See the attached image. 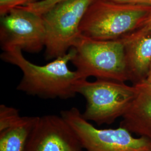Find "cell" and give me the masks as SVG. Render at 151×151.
<instances>
[{
  "instance_id": "cell-6",
  "label": "cell",
  "mask_w": 151,
  "mask_h": 151,
  "mask_svg": "<svg viewBox=\"0 0 151 151\" xmlns=\"http://www.w3.org/2000/svg\"><path fill=\"white\" fill-rule=\"evenodd\" d=\"M60 115L75 132L85 151H149L151 141L135 137L119 127L114 129H98L83 118L76 108L63 110Z\"/></svg>"
},
{
  "instance_id": "cell-7",
  "label": "cell",
  "mask_w": 151,
  "mask_h": 151,
  "mask_svg": "<svg viewBox=\"0 0 151 151\" xmlns=\"http://www.w3.org/2000/svg\"><path fill=\"white\" fill-rule=\"evenodd\" d=\"M45 37L42 16L18 7L1 16L0 44L3 52L20 49L38 53L45 48Z\"/></svg>"
},
{
  "instance_id": "cell-15",
  "label": "cell",
  "mask_w": 151,
  "mask_h": 151,
  "mask_svg": "<svg viewBox=\"0 0 151 151\" xmlns=\"http://www.w3.org/2000/svg\"><path fill=\"white\" fill-rule=\"evenodd\" d=\"M106 1L118 3V4L151 6V0H106Z\"/></svg>"
},
{
  "instance_id": "cell-11",
  "label": "cell",
  "mask_w": 151,
  "mask_h": 151,
  "mask_svg": "<svg viewBox=\"0 0 151 151\" xmlns=\"http://www.w3.org/2000/svg\"><path fill=\"white\" fill-rule=\"evenodd\" d=\"M38 116H22L15 123L0 130V151H26Z\"/></svg>"
},
{
  "instance_id": "cell-1",
  "label": "cell",
  "mask_w": 151,
  "mask_h": 151,
  "mask_svg": "<svg viewBox=\"0 0 151 151\" xmlns=\"http://www.w3.org/2000/svg\"><path fill=\"white\" fill-rule=\"evenodd\" d=\"M75 53L72 47L66 54L43 65L27 60L20 49L3 52L1 58L22 70L23 76L17 90L44 99L66 100L75 97L77 84L83 79L77 70H70L68 66Z\"/></svg>"
},
{
  "instance_id": "cell-16",
  "label": "cell",
  "mask_w": 151,
  "mask_h": 151,
  "mask_svg": "<svg viewBox=\"0 0 151 151\" xmlns=\"http://www.w3.org/2000/svg\"><path fill=\"white\" fill-rule=\"evenodd\" d=\"M136 29H140L143 30H151V8L144 19L140 22L139 27Z\"/></svg>"
},
{
  "instance_id": "cell-10",
  "label": "cell",
  "mask_w": 151,
  "mask_h": 151,
  "mask_svg": "<svg viewBox=\"0 0 151 151\" xmlns=\"http://www.w3.org/2000/svg\"><path fill=\"white\" fill-rule=\"evenodd\" d=\"M134 86L135 97L122 117L119 127L151 141V84L143 81Z\"/></svg>"
},
{
  "instance_id": "cell-14",
  "label": "cell",
  "mask_w": 151,
  "mask_h": 151,
  "mask_svg": "<svg viewBox=\"0 0 151 151\" xmlns=\"http://www.w3.org/2000/svg\"><path fill=\"white\" fill-rule=\"evenodd\" d=\"M40 0H0V15L4 16L12 9L31 4Z\"/></svg>"
},
{
  "instance_id": "cell-8",
  "label": "cell",
  "mask_w": 151,
  "mask_h": 151,
  "mask_svg": "<svg viewBox=\"0 0 151 151\" xmlns=\"http://www.w3.org/2000/svg\"><path fill=\"white\" fill-rule=\"evenodd\" d=\"M26 151H85L75 132L61 115L38 116Z\"/></svg>"
},
{
  "instance_id": "cell-12",
  "label": "cell",
  "mask_w": 151,
  "mask_h": 151,
  "mask_svg": "<svg viewBox=\"0 0 151 151\" xmlns=\"http://www.w3.org/2000/svg\"><path fill=\"white\" fill-rule=\"evenodd\" d=\"M21 117L19 111L16 108L1 104L0 105V130L9 127Z\"/></svg>"
},
{
  "instance_id": "cell-13",
  "label": "cell",
  "mask_w": 151,
  "mask_h": 151,
  "mask_svg": "<svg viewBox=\"0 0 151 151\" xmlns=\"http://www.w3.org/2000/svg\"><path fill=\"white\" fill-rule=\"evenodd\" d=\"M65 1L67 0H40L37 2L20 7L38 15L43 16L54 6Z\"/></svg>"
},
{
  "instance_id": "cell-3",
  "label": "cell",
  "mask_w": 151,
  "mask_h": 151,
  "mask_svg": "<svg viewBox=\"0 0 151 151\" xmlns=\"http://www.w3.org/2000/svg\"><path fill=\"white\" fill-rule=\"evenodd\" d=\"M151 8L148 6L95 0L82 20L80 33L96 40L119 39L134 31Z\"/></svg>"
},
{
  "instance_id": "cell-5",
  "label": "cell",
  "mask_w": 151,
  "mask_h": 151,
  "mask_svg": "<svg viewBox=\"0 0 151 151\" xmlns=\"http://www.w3.org/2000/svg\"><path fill=\"white\" fill-rule=\"evenodd\" d=\"M95 1L67 0L55 6L42 16L46 32V60L62 56L74 46L81 36L82 20Z\"/></svg>"
},
{
  "instance_id": "cell-4",
  "label": "cell",
  "mask_w": 151,
  "mask_h": 151,
  "mask_svg": "<svg viewBox=\"0 0 151 151\" xmlns=\"http://www.w3.org/2000/svg\"><path fill=\"white\" fill-rule=\"evenodd\" d=\"M76 91L86 101L85 110L82 113L83 118L100 126L113 124L123 116L135 97L136 88L118 81L81 79Z\"/></svg>"
},
{
  "instance_id": "cell-18",
  "label": "cell",
  "mask_w": 151,
  "mask_h": 151,
  "mask_svg": "<svg viewBox=\"0 0 151 151\" xmlns=\"http://www.w3.org/2000/svg\"><path fill=\"white\" fill-rule=\"evenodd\" d=\"M151 151V150H150V151Z\"/></svg>"
},
{
  "instance_id": "cell-17",
  "label": "cell",
  "mask_w": 151,
  "mask_h": 151,
  "mask_svg": "<svg viewBox=\"0 0 151 151\" xmlns=\"http://www.w3.org/2000/svg\"><path fill=\"white\" fill-rule=\"evenodd\" d=\"M145 81H147L148 83L151 84V65L150 67V69H149V71H148V75L147 76V78H146V80Z\"/></svg>"
},
{
  "instance_id": "cell-9",
  "label": "cell",
  "mask_w": 151,
  "mask_h": 151,
  "mask_svg": "<svg viewBox=\"0 0 151 151\" xmlns=\"http://www.w3.org/2000/svg\"><path fill=\"white\" fill-rule=\"evenodd\" d=\"M124 45L129 81H145L151 65V30L136 29L120 39Z\"/></svg>"
},
{
  "instance_id": "cell-2",
  "label": "cell",
  "mask_w": 151,
  "mask_h": 151,
  "mask_svg": "<svg viewBox=\"0 0 151 151\" xmlns=\"http://www.w3.org/2000/svg\"><path fill=\"white\" fill-rule=\"evenodd\" d=\"M76 53L71 60L82 78L125 82L129 81L122 41L101 40L81 35L75 44Z\"/></svg>"
}]
</instances>
